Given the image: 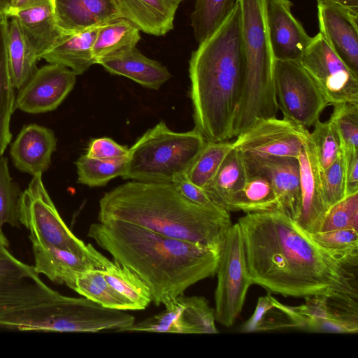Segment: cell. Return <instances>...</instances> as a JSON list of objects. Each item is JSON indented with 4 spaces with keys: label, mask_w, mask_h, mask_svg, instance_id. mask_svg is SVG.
<instances>
[{
    "label": "cell",
    "mask_w": 358,
    "mask_h": 358,
    "mask_svg": "<svg viewBox=\"0 0 358 358\" xmlns=\"http://www.w3.org/2000/svg\"><path fill=\"white\" fill-rule=\"evenodd\" d=\"M238 223L252 285L285 296L357 300L358 263L323 248L286 214L250 213Z\"/></svg>",
    "instance_id": "6da1fadb"
},
{
    "label": "cell",
    "mask_w": 358,
    "mask_h": 358,
    "mask_svg": "<svg viewBox=\"0 0 358 358\" xmlns=\"http://www.w3.org/2000/svg\"><path fill=\"white\" fill-rule=\"evenodd\" d=\"M87 236L115 262L138 276L157 306L216 273L220 252L133 224L116 220L95 222Z\"/></svg>",
    "instance_id": "7a4b0ae2"
},
{
    "label": "cell",
    "mask_w": 358,
    "mask_h": 358,
    "mask_svg": "<svg viewBox=\"0 0 358 358\" xmlns=\"http://www.w3.org/2000/svg\"><path fill=\"white\" fill-rule=\"evenodd\" d=\"M244 72L238 0L220 27L192 53L189 62L194 129L207 142L234 137Z\"/></svg>",
    "instance_id": "3957f363"
},
{
    "label": "cell",
    "mask_w": 358,
    "mask_h": 358,
    "mask_svg": "<svg viewBox=\"0 0 358 358\" xmlns=\"http://www.w3.org/2000/svg\"><path fill=\"white\" fill-rule=\"evenodd\" d=\"M116 220L220 252L232 225L229 212L187 199L173 182L132 180L106 192L98 221Z\"/></svg>",
    "instance_id": "277c9868"
},
{
    "label": "cell",
    "mask_w": 358,
    "mask_h": 358,
    "mask_svg": "<svg viewBox=\"0 0 358 358\" xmlns=\"http://www.w3.org/2000/svg\"><path fill=\"white\" fill-rule=\"evenodd\" d=\"M241 10L244 72L234 137L262 118L276 117L278 108L275 59L268 37L264 0H238Z\"/></svg>",
    "instance_id": "5b68a950"
},
{
    "label": "cell",
    "mask_w": 358,
    "mask_h": 358,
    "mask_svg": "<svg viewBox=\"0 0 358 358\" xmlns=\"http://www.w3.org/2000/svg\"><path fill=\"white\" fill-rule=\"evenodd\" d=\"M126 310L105 308L84 296L60 298L0 312V327L21 331H126L135 322Z\"/></svg>",
    "instance_id": "8992f818"
},
{
    "label": "cell",
    "mask_w": 358,
    "mask_h": 358,
    "mask_svg": "<svg viewBox=\"0 0 358 358\" xmlns=\"http://www.w3.org/2000/svg\"><path fill=\"white\" fill-rule=\"evenodd\" d=\"M207 141L196 129L177 132L161 121L129 148L125 180L173 182L185 173Z\"/></svg>",
    "instance_id": "52a82bcc"
},
{
    "label": "cell",
    "mask_w": 358,
    "mask_h": 358,
    "mask_svg": "<svg viewBox=\"0 0 358 358\" xmlns=\"http://www.w3.org/2000/svg\"><path fill=\"white\" fill-rule=\"evenodd\" d=\"M19 218L29 229L31 243L69 251L100 264L93 253L94 246L78 238L59 215L45 187L42 173L33 176L22 192Z\"/></svg>",
    "instance_id": "ba28073f"
},
{
    "label": "cell",
    "mask_w": 358,
    "mask_h": 358,
    "mask_svg": "<svg viewBox=\"0 0 358 358\" xmlns=\"http://www.w3.org/2000/svg\"><path fill=\"white\" fill-rule=\"evenodd\" d=\"M215 290V321L231 327L239 315L252 282L238 223L232 224L220 252Z\"/></svg>",
    "instance_id": "9c48e42d"
},
{
    "label": "cell",
    "mask_w": 358,
    "mask_h": 358,
    "mask_svg": "<svg viewBox=\"0 0 358 358\" xmlns=\"http://www.w3.org/2000/svg\"><path fill=\"white\" fill-rule=\"evenodd\" d=\"M274 82L283 117L308 129L328 106L316 83L299 61L275 60Z\"/></svg>",
    "instance_id": "30bf717a"
},
{
    "label": "cell",
    "mask_w": 358,
    "mask_h": 358,
    "mask_svg": "<svg viewBox=\"0 0 358 358\" xmlns=\"http://www.w3.org/2000/svg\"><path fill=\"white\" fill-rule=\"evenodd\" d=\"M299 62L328 106L358 103V75L336 54L320 32L312 37Z\"/></svg>",
    "instance_id": "8fae6325"
},
{
    "label": "cell",
    "mask_w": 358,
    "mask_h": 358,
    "mask_svg": "<svg viewBox=\"0 0 358 358\" xmlns=\"http://www.w3.org/2000/svg\"><path fill=\"white\" fill-rule=\"evenodd\" d=\"M0 237V312L51 301L62 294L45 284L34 266L15 257Z\"/></svg>",
    "instance_id": "7c38bea8"
},
{
    "label": "cell",
    "mask_w": 358,
    "mask_h": 358,
    "mask_svg": "<svg viewBox=\"0 0 358 358\" xmlns=\"http://www.w3.org/2000/svg\"><path fill=\"white\" fill-rule=\"evenodd\" d=\"M165 309L137 322L126 331L177 334H217L215 311L206 298L180 295L166 304Z\"/></svg>",
    "instance_id": "4fadbf2b"
},
{
    "label": "cell",
    "mask_w": 358,
    "mask_h": 358,
    "mask_svg": "<svg viewBox=\"0 0 358 358\" xmlns=\"http://www.w3.org/2000/svg\"><path fill=\"white\" fill-rule=\"evenodd\" d=\"M308 129L285 118H262L236 136L234 148L262 156L298 158L309 136Z\"/></svg>",
    "instance_id": "5bb4252c"
},
{
    "label": "cell",
    "mask_w": 358,
    "mask_h": 358,
    "mask_svg": "<svg viewBox=\"0 0 358 358\" xmlns=\"http://www.w3.org/2000/svg\"><path fill=\"white\" fill-rule=\"evenodd\" d=\"M76 74L55 64L43 66L19 89L14 109L38 114L56 109L73 90Z\"/></svg>",
    "instance_id": "9a60e30c"
},
{
    "label": "cell",
    "mask_w": 358,
    "mask_h": 358,
    "mask_svg": "<svg viewBox=\"0 0 358 358\" xmlns=\"http://www.w3.org/2000/svg\"><path fill=\"white\" fill-rule=\"evenodd\" d=\"M242 155L247 174L267 178L278 196L280 212L295 220L300 209L298 159L262 156L247 152H242Z\"/></svg>",
    "instance_id": "2e32d148"
},
{
    "label": "cell",
    "mask_w": 358,
    "mask_h": 358,
    "mask_svg": "<svg viewBox=\"0 0 358 358\" xmlns=\"http://www.w3.org/2000/svg\"><path fill=\"white\" fill-rule=\"evenodd\" d=\"M290 0H264L266 23L275 60L299 61L310 37L292 12Z\"/></svg>",
    "instance_id": "e0dca14e"
},
{
    "label": "cell",
    "mask_w": 358,
    "mask_h": 358,
    "mask_svg": "<svg viewBox=\"0 0 358 358\" xmlns=\"http://www.w3.org/2000/svg\"><path fill=\"white\" fill-rule=\"evenodd\" d=\"M297 159L299 165L300 209L294 221L306 232L315 233L319 231L329 208L324 201L321 170L310 134Z\"/></svg>",
    "instance_id": "ac0fdd59"
},
{
    "label": "cell",
    "mask_w": 358,
    "mask_h": 358,
    "mask_svg": "<svg viewBox=\"0 0 358 358\" xmlns=\"http://www.w3.org/2000/svg\"><path fill=\"white\" fill-rule=\"evenodd\" d=\"M320 33L347 66L358 75V14L334 3L317 2Z\"/></svg>",
    "instance_id": "d6986e66"
},
{
    "label": "cell",
    "mask_w": 358,
    "mask_h": 358,
    "mask_svg": "<svg viewBox=\"0 0 358 358\" xmlns=\"http://www.w3.org/2000/svg\"><path fill=\"white\" fill-rule=\"evenodd\" d=\"M56 147L57 138L52 130L30 124L22 127L12 143L10 154L19 171L34 176L47 171Z\"/></svg>",
    "instance_id": "ffe728a7"
},
{
    "label": "cell",
    "mask_w": 358,
    "mask_h": 358,
    "mask_svg": "<svg viewBox=\"0 0 358 358\" xmlns=\"http://www.w3.org/2000/svg\"><path fill=\"white\" fill-rule=\"evenodd\" d=\"M3 57L14 88H21L37 70L39 60L28 43L15 16L0 19Z\"/></svg>",
    "instance_id": "44dd1931"
},
{
    "label": "cell",
    "mask_w": 358,
    "mask_h": 358,
    "mask_svg": "<svg viewBox=\"0 0 358 358\" xmlns=\"http://www.w3.org/2000/svg\"><path fill=\"white\" fill-rule=\"evenodd\" d=\"M97 64L112 74L127 77L152 90H159L171 77L166 66L145 56L136 46L103 57Z\"/></svg>",
    "instance_id": "7402d4cb"
},
{
    "label": "cell",
    "mask_w": 358,
    "mask_h": 358,
    "mask_svg": "<svg viewBox=\"0 0 358 358\" xmlns=\"http://www.w3.org/2000/svg\"><path fill=\"white\" fill-rule=\"evenodd\" d=\"M54 12L57 25L65 34L120 17L113 0H55Z\"/></svg>",
    "instance_id": "603a6c76"
},
{
    "label": "cell",
    "mask_w": 358,
    "mask_h": 358,
    "mask_svg": "<svg viewBox=\"0 0 358 358\" xmlns=\"http://www.w3.org/2000/svg\"><path fill=\"white\" fill-rule=\"evenodd\" d=\"M120 17L140 31L157 36L173 28L176 10L183 0H113Z\"/></svg>",
    "instance_id": "cb8c5ba5"
},
{
    "label": "cell",
    "mask_w": 358,
    "mask_h": 358,
    "mask_svg": "<svg viewBox=\"0 0 358 358\" xmlns=\"http://www.w3.org/2000/svg\"><path fill=\"white\" fill-rule=\"evenodd\" d=\"M32 243L36 271L47 276L55 283L65 285L73 290L81 273L101 268L99 264L57 248Z\"/></svg>",
    "instance_id": "d4e9b609"
},
{
    "label": "cell",
    "mask_w": 358,
    "mask_h": 358,
    "mask_svg": "<svg viewBox=\"0 0 358 358\" xmlns=\"http://www.w3.org/2000/svg\"><path fill=\"white\" fill-rule=\"evenodd\" d=\"M100 26L78 32L62 34L40 59H45L48 64L66 66L76 76L84 73L96 64L92 47Z\"/></svg>",
    "instance_id": "484cf974"
},
{
    "label": "cell",
    "mask_w": 358,
    "mask_h": 358,
    "mask_svg": "<svg viewBox=\"0 0 358 358\" xmlns=\"http://www.w3.org/2000/svg\"><path fill=\"white\" fill-rule=\"evenodd\" d=\"M13 15L17 19L28 43L39 60L41 55L62 34L56 24L52 6L31 8Z\"/></svg>",
    "instance_id": "4316f807"
},
{
    "label": "cell",
    "mask_w": 358,
    "mask_h": 358,
    "mask_svg": "<svg viewBox=\"0 0 358 358\" xmlns=\"http://www.w3.org/2000/svg\"><path fill=\"white\" fill-rule=\"evenodd\" d=\"M93 252L109 285L131 304L134 310L146 308L152 302L151 295L139 277L128 268L110 260L95 248Z\"/></svg>",
    "instance_id": "83f0119b"
},
{
    "label": "cell",
    "mask_w": 358,
    "mask_h": 358,
    "mask_svg": "<svg viewBox=\"0 0 358 358\" xmlns=\"http://www.w3.org/2000/svg\"><path fill=\"white\" fill-rule=\"evenodd\" d=\"M225 209L246 213L280 211L278 196L269 180L249 174L243 187L229 199Z\"/></svg>",
    "instance_id": "f1b7e54d"
},
{
    "label": "cell",
    "mask_w": 358,
    "mask_h": 358,
    "mask_svg": "<svg viewBox=\"0 0 358 358\" xmlns=\"http://www.w3.org/2000/svg\"><path fill=\"white\" fill-rule=\"evenodd\" d=\"M286 329H301V322L292 306L280 303L270 294L258 299L252 316L239 331L245 333Z\"/></svg>",
    "instance_id": "f546056e"
},
{
    "label": "cell",
    "mask_w": 358,
    "mask_h": 358,
    "mask_svg": "<svg viewBox=\"0 0 358 358\" xmlns=\"http://www.w3.org/2000/svg\"><path fill=\"white\" fill-rule=\"evenodd\" d=\"M247 177L242 152L234 148L203 189L217 206L226 210L227 201L243 187Z\"/></svg>",
    "instance_id": "4dcf8cb0"
},
{
    "label": "cell",
    "mask_w": 358,
    "mask_h": 358,
    "mask_svg": "<svg viewBox=\"0 0 358 358\" xmlns=\"http://www.w3.org/2000/svg\"><path fill=\"white\" fill-rule=\"evenodd\" d=\"M140 39L139 29L124 17H120L101 25L92 47L96 64L103 57L135 47Z\"/></svg>",
    "instance_id": "1f68e13d"
},
{
    "label": "cell",
    "mask_w": 358,
    "mask_h": 358,
    "mask_svg": "<svg viewBox=\"0 0 358 358\" xmlns=\"http://www.w3.org/2000/svg\"><path fill=\"white\" fill-rule=\"evenodd\" d=\"M73 290L105 308L134 310L131 304L106 281L101 268H93L80 273Z\"/></svg>",
    "instance_id": "d6a6232c"
},
{
    "label": "cell",
    "mask_w": 358,
    "mask_h": 358,
    "mask_svg": "<svg viewBox=\"0 0 358 358\" xmlns=\"http://www.w3.org/2000/svg\"><path fill=\"white\" fill-rule=\"evenodd\" d=\"M234 149L233 142H206L186 171L187 179L204 188L214 178L227 156Z\"/></svg>",
    "instance_id": "836d02e7"
},
{
    "label": "cell",
    "mask_w": 358,
    "mask_h": 358,
    "mask_svg": "<svg viewBox=\"0 0 358 358\" xmlns=\"http://www.w3.org/2000/svg\"><path fill=\"white\" fill-rule=\"evenodd\" d=\"M238 0H196L191 24L200 43L212 34L227 18Z\"/></svg>",
    "instance_id": "e575fe53"
},
{
    "label": "cell",
    "mask_w": 358,
    "mask_h": 358,
    "mask_svg": "<svg viewBox=\"0 0 358 358\" xmlns=\"http://www.w3.org/2000/svg\"><path fill=\"white\" fill-rule=\"evenodd\" d=\"M128 156L115 159H98L81 155L76 162L78 182L89 187H101L110 180L122 176Z\"/></svg>",
    "instance_id": "d590c367"
},
{
    "label": "cell",
    "mask_w": 358,
    "mask_h": 358,
    "mask_svg": "<svg viewBox=\"0 0 358 358\" xmlns=\"http://www.w3.org/2000/svg\"><path fill=\"white\" fill-rule=\"evenodd\" d=\"M22 192L18 185L11 178L8 159L0 156V237L6 238L3 227L8 224L19 226V203Z\"/></svg>",
    "instance_id": "8d00e7d4"
},
{
    "label": "cell",
    "mask_w": 358,
    "mask_h": 358,
    "mask_svg": "<svg viewBox=\"0 0 358 358\" xmlns=\"http://www.w3.org/2000/svg\"><path fill=\"white\" fill-rule=\"evenodd\" d=\"M308 234L317 243L331 253L358 263V231L345 228Z\"/></svg>",
    "instance_id": "74e56055"
},
{
    "label": "cell",
    "mask_w": 358,
    "mask_h": 358,
    "mask_svg": "<svg viewBox=\"0 0 358 358\" xmlns=\"http://www.w3.org/2000/svg\"><path fill=\"white\" fill-rule=\"evenodd\" d=\"M329 120L339 135L343 152L358 151V103L334 106Z\"/></svg>",
    "instance_id": "f35d334b"
},
{
    "label": "cell",
    "mask_w": 358,
    "mask_h": 358,
    "mask_svg": "<svg viewBox=\"0 0 358 358\" xmlns=\"http://www.w3.org/2000/svg\"><path fill=\"white\" fill-rule=\"evenodd\" d=\"M310 132L321 171L329 166L342 152L339 135L331 122L317 120Z\"/></svg>",
    "instance_id": "ab89813d"
},
{
    "label": "cell",
    "mask_w": 358,
    "mask_h": 358,
    "mask_svg": "<svg viewBox=\"0 0 358 358\" xmlns=\"http://www.w3.org/2000/svg\"><path fill=\"white\" fill-rule=\"evenodd\" d=\"M8 67L0 48V156L10 143L12 134L10 129L15 96Z\"/></svg>",
    "instance_id": "60d3db41"
},
{
    "label": "cell",
    "mask_w": 358,
    "mask_h": 358,
    "mask_svg": "<svg viewBox=\"0 0 358 358\" xmlns=\"http://www.w3.org/2000/svg\"><path fill=\"white\" fill-rule=\"evenodd\" d=\"M351 228L358 231V192L329 208L317 232Z\"/></svg>",
    "instance_id": "b9f144b4"
},
{
    "label": "cell",
    "mask_w": 358,
    "mask_h": 358,
    "mask_svg": "<svg viewBox=\"0 0 358 358\" xmlns=\"http://www.w3.org/2000/svg\"><path fill=\"white\" fill-rule=\"evenodd\" d=\"M321 183L328 208L346 196L345 157L343 150L329 166L321 171Z\"/></svg>",
    "instance_id": "7bdbcfd3"
},
{
    "label": "cell",
    "mask_w": 358,
    "mask_h": 358,
    "mask_svg": "<svg viewBox=\"0 0 358 358\" xmlns=\"http://www.w3.org/2000/svg\"><path fill=\"white\" fill-rule=\"evenodd\" d=\"M129 148L120 145L108 137L92 139L85 154L89 158L98 159H115L127 157Z\"/></svg>",
    "instance_id": "ee69618b"
},
{
    "label": "cell",
    "mask_w": 358,
    "mask_h": 358,
    "mask_svg": "<svg viewBox=\"0 0 358 358\" xmlns=\"http://www.w3.org/2000/svg\"><path fill=\"white\" fill-rule=\"evenodd\" d=\"M173 183L185 197L193 203L215 210H226L217 206L203 188L190 182L186 177L185 173L176 177Z\"/></svg>",
    "instance_id": "f6af8a7d"
},
{
    "label": "cell",
    "mask_w": 358,
    "mask_h": 358,
    "mask_svg": "<svg viewBox=\"0 0 358 358\" xmlns=\"http://www.w3.org/2000/svg\"><path fill=\"white\" fill-rule=\"evenodd\" d=\"M303 329L314 332L356 334L358 331V322L334 318L324 319L308 322Z\"/></svg>",
    "instance_id": "bcb514c9"
},
{
    "label": "cell",
    "mask_w": 358,
    "mask_h": 358,
    "mask_svg": "<svg viewBox=\"0 0 358 358\" xmlns=\"http://www.w3.org/2000/svg\"><path fill=\"white\" fill-rule=\"evenodd\" d=\"M344 154L345 157V189L346 195H348L358 192V151Z\"/></svg>",
    "instance_id": "7dc6e473"
},
{
    "label": "cell",
    "mask_w": 358,
    "mask_h": 358,
    "mask_svg": "<svg viewBox=\"0 0 358 358\" xmlns=\"http://www.w3.org/2000/svg\"><path fill=\"white\" fill-rule=\"evenodd\" d=\"M55 6V0H11L9 16L25 9L42 6Z\"/></svg>",
    "instance_id": "c3c4849f"
},
{
    "label": "cell",
    "mask_w": 358,
    "mask_h": 358,
    "mask_svg": "<svg viewBox=\"0 0 358 358\" xmlns=\"http://www.w3.org/2000/svg\"><path fill=\"white\" fill-rule=\"evenodd\" d=\"M319 1L331 2L338 4L355 14H358V0H316Z\"/></svg>",
    "instance_id": "681fc988"
},
{
    "label": "cell",
    "mask_w": 358,
    "mask_h": 358,
    "mask_svg": "<svg viewBox=\"0 0 358 358\" xmlns=\"http://www.w3.org/2000/svg\"><path fill=\"white\" fill-rule=\"evenodd\" d=\"M11 0H0V19L9 16Z\"/></svg>",
    "instance_id": "f907efd6"
}]
</instances>
